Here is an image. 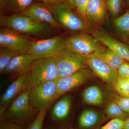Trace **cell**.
I'll return each instance as SVG.
<instances>
[{
	"label": "cell",
	"mask_w": 129,
	"mask_h": 129,
	"mask_svg": "<svg viewBox=\"0 0 129 129\" xmlns=\"http://www.w3.org/2000/svg\"><path fill=\"white\" fill-rule=\"evenodd\" d=\"M30 89L24 90L13 101L0 118L1 122L8 121L24 128L33 122L39 111L30 104Z\"/></svg>",
	"instance_id": "6da1fadb"
},
{
	"label": "cell",
	"mask_w": 129,
	"mask_h": 129,
	"mask_svg": "<svg viewBox=\"0 0 129 129\" xmlns=\"http://www.w3.org/2000/svg\"><path fill=\"white\" fill-rule=\"evenodd\" d=\"M0 25L22 34L38 37L50 34L55 28L48 23L37 22L22 14L1 16Z\"/></svg>",
	"instance_id": "7a4b0ae2"
},
{
	"label": "cell",
	"mask_w": 129,
	"mask_h": 129,
	"mask_svg": "<svg viewBox=\"0 0 129 129\" xmlns=\"http://www.w3.org/2000/svg\"><path fill=\"white\" fill-rule=\"evenodd\" d=\"M56 80L47 81L31 87L29 99L32 107L39 111H47L59 97Z\"/></svg>",
	"instance_id": "3957f363"
},
{
	"label": "cell",
	"mask_w": 129,
	"mask_h": 129,
	"mask_svg": "<svg viewBox=\"0 0 129 129\" xmlns=\"http://www.w3.org/2000/svg\"><path fill=\"white\" fill-rule=\"evenodd\" d=\"M58 78H63L88 68L86 56L67 48L53 57Z\"/></svg>",
	"instance_id": "277c9868"
},
{
	"label": "cell",
	"mask_w": 129,
	"mask_h": 129,
	"mask_svg": "<svg viewBox=\"0 0 129 129\" xmlns=\"http://www.w3.org/2000/svg\"><path fill=\"white\" fill-rule=\"evenodd\" d=\"M67 40L60 36L33 41L28 54L35 60L53 57L66 48Z\"/></svg>",
	"instance_id": "5b68a950"
},
{
	"label": "cell",
	"mask_w": 129,
	"mask_h": 129,
	"mask_svg": "<svg viewBox=\"0 0 129 129\" xmlns=\"http://www.w3.org/2000/svg\"><path fill=\"white\" fill-rule=\"evenodd\" d=\"M48 6L54 18L62 27L72 31H80L87 28L85 22L73 11L66 2L56 6Z\"/></svg>",
	"instance_id": "8992f818"
},
{
	"label": "cell",
	"mask_w": 129,
	"mask_h": 129,
	"mask_svg": "<svg viewBox=\"0 0 129 129\" xmlns=\"http://www.w3.org/2000/svg\"><path fill=\"white\" fill-rule=\"evenodd\" d=\"M29 72L32 87L58 79L56 67L53 57L35 60L31 65Z\"/></svg>",
	"instance_id": "52a82bcc"
},
{
	"label": "cell",
	"mask_w": 129,
	"mask_h": 129,
	"mask_svg": "<svg viewBox=\"0 0 129 129\" xmlns=\"http://www.w3.org/2000/svg\"><path fill=\"white\" fill-rule=\"evenodd\" d=\"M95 38L81 34L75 35L67 39L66 48L80 55L87 56L95 52H101L104 47Z\"/></svg>",
	"instance_id": "ba28073f"
},
{
	"label": "cell",
	"mask_w": 129,
	"mask_h": 129,
	"mask_svg": "<svg viewBox=\"0 0 129 129\" xmlns=\"http://www.w3.org/2000/svg\"><path fill=\"white\" fill-rule=\"evenodd\" d=\"M33 41L9 28L3 27L0 30V46L14 50L20 54L28 53Z\"/></svg>",
	"instance_id": "9c48e42d"
},
{
	"label": "cell",
	"mask_w": 129,
	"mask_h": 129,
	"mask_svg": "<svg viewBox=\"0 0 129 129\" xmlns=\"http://www.w3.org/2000/svg\"><path fill=\"white\" fill-rule=\"evenodd\" d=\"M31 79L29 71L18 76L9 86L1 97L0 101V118L2 117L8 107L13 101L24 90L30 89Z\"/></svg>",
	"instance_id": "30bf717a"
},
{
	"label": "cell",
	"mask_w": 129,
	"mask_h": 129,
	"mask_svg": "<svg viewBox=\"0 0 129 129\" xmlns=\"http://www.w3.org/2000/svg\"><path fill=\"white\" fill-rule=\"evenodd\" d=\"M86 62L93 73L106 83L113 85L118 78L117 73L104 61L99 52L86 56Z\"/></svg>",
	"instance_id": "8fae6325"
},
{
	"label": "cell",
	"mask_w": 129,
	"mask_h": 129,
	"mask_svg": "<svg viewBox=\"0 0 129 129\" xmlns=\"http://www.w3.org/2000/svg\"><path fill=\"white\" fill-rule=\"evenodd\" d=\"M93 73L88 68L83 69L71 75L58 79L56 80L59 97L75 88L82 85L92 76Z\"/></svg>",
	"instance_id": "7c38bea8"
},
{
	"label": "cell",
	"mask_w": 129,
	"mask_h": 129,
	"mask_svg": "<svg viewBox=\"0 0 129 129\" xmlns=\"http://www.w3.org/2000/svg\"><path fill=\"white\" fill-rule=\"evenodd\" d=\"M21 14L37 22L48 23L55 28L62 27L54 18L49 6L44 3H33Z\"/></svg>",
	"instance_id": "4fadbf2b"
},
{
	"label": "cell",
	"mask_w": 129,
	"mask_h": 129,
	"mask_svg": "<svg viewBox=\"0 0 129 129\" xmlns=\"http://www.w3.org/2000/svg\"><path fill=\"white\" fill-rule=\"evenodd\" d=\"M35 60L34 57L28 53L16 56L11 60L3 74L10 76H21L29 72Z\"/></svg>",
	"instance_id": "5bb4252c"
},
{
	"label": "cell",
	"mask_w": 129,
	"mask_h": 129,
	"mask_svg": "<svg viewBox=\"0 0 129 129\" xmlns=\"http://www.w3.org/2000/svg\"><path fill=\"white\" fill-rule=\"evenodd\" d=\"M95 39L108 49L129 62V46L118 41L103 31L97 32Z\"/></svg>",
	"instance_id": "9a60e30c"
},
{
	"label": "cell",
	"mask_w": 129,
	"mask_h": 129,
	"mask_svg": "<svg viewBox=\"0 0 129 129\" xmlns=\"http://www.w3.org/2000/svg\"><path fill=\"white\" fill-rule=\"evenodd\" d=\"M105 0H88L87 18L89 21L96 24H101L105 21L107 14Z\"/></svg>",
	"instance_id": "2e32d148"
},
{
	"label": "cell",
	"mask_w": 129,
	"mask_h": 129,
	"mask_svg": "<svg viewBox=\"0 0 129 129\" xmlns=\"http://www.w3.org/2000/svg\"><path fill=\"white\" fill-rule=\"evenodd\" d=\"M73 97L70 95L62 97L55 103L51 111V119L55 122H61L69 115L72 107Z\"/></svg>",
	"instance_id": "e0dca14e"
},
{
	"label": "cell",
	"mask_w": 129,
	"mask_h": 129,
	"mask_svg": "<svg viewBox=\"0 0 129 129\" xmlns=\"http://www.w3.org/2000/svg\"><path fill=\"white\" fill-rule=\"evenodd\" d=\"M82 97L85 103L93 106L101 105L104 100L101 90L96 85L91 86L85 89L82 93Z\"/></svg>",
	"instance_id": "ac0fdd59"
},
{
	"label": "cell",
	"mask_w": 129,
	"mask_h": 129,
	"mask_svg": "<svg viewBox=\"0 0 129 129\" xmlns=\"http://www.w3.org/2000/svg\"><path fill=\"white\" fill-rule=\"evenodd\" d=\"M99 119L100 116L96 111L91 109H85L79 117V127L81 129L89 128L96 124Z\"/></svg>",
	"instance_id": "d6986e66"
},
{
	"label": "cell",
	"mask_w": 129,
	"mask_h": 129,
	"mask_svg": "<svg viewBox=\"0 0 129 129\" xmlns=\"http://www.w3.org/2000/svg\"><path fill=\"white\" fill-rule=\"evenodd\" d=\"M99 53L104 61L116 73L119 67L127 61L108 48H104L103 51Z\"/></svg>",
	"instance_id": "ffe728a7"
},
{
	"label": "cell",
	"mask_w": 129,
	"mask_h": 129,
	"mask_svg": "<svg viewBox=\"0 0 129 129\" xmlns=\"http://www.w3.org/2000/svg\"><path fill=\"white\" fill-rule=\"evenodd\" d=\"M34 0H5L3 9L13 14H21L33 3Z\"/></svg>",
	"instance_id": "44dd1931"
},
{
	"label": "cell",
	"mask_w": 129,
	"mask_h": 129,
	"mask_svg": "<svg viewBox=\"0 0 129 129\" xmlns=\"http://www.w3.org/2000/svg\"><path fill=\"white\" fill-rule=\"evenodd\" d=\"M114 26L118 33L123 36L129 35V9L122 15L116 18Z\"/></svg>",
	"instance_id": "7402d4cb"
},
{
	"label": "cell",
	"mask_w": 129,
	"mask_h": 129,
	"mask_svg": "<svg viewBox=\"0 0 129 129\" xmlns=\"http://www.w3.org/2000/svg\"><path fill=\"white\" fill-rule=\"evenodd\" d=\"M105 112L108 117L112 119H118L125 121L129 117V114L123 112L114 100L109 103Z\"/></svg>",
	"instance_id": "603a6c76"
},
{
	"label": "cell",
	"mask_w": 129,
	"mask_h": 129,
	"mask_svg": "<svg viewBox=\"0 0 129 129\" xmlns=\"http://www.w3.org/2000/svg\"><path fill=\"white\" fill-rule=\"evenodd\" d=\"M20 53L14 50L7 47L0 48V73H3L9 62L14 57Z\"/></svg>",
	"instance_id": "cb8c5ba5"
},
{
	"label": "cell",
	"mask_w": 129,
	"mask_h": 129,
	"mask_svg": "<svg viewBox=\"0 0 129 129\" xmlns=\"http://www.w3.org/2000/svg\"><path fill=\"white\" fill-rule=\"evenodd\" d=\"M106 6L111 16L118 17L124 6V0H105Z\"/></svg>",
	"instance_id": "d4e9b609"
},
{
	"label": "cell",
	"mask_w": 129,
	"mask_h": 129,
	"mask_svg": "<svg viewBox=\"0 0 129 129\" xmlns=\"http://www.w3.org/2000/svg\"><path fill=\"white\" fill-rule=\"evenodd\" d=\"M113 85L120 96L129 97V78H118Z\"/></svg>",
	"instance_id": "484cf974"
},
{
	"label": "cell",
	"mask_w": 129,
	"mask_h": 129,
	"mask_svg": "<svg viewBox=\"0 0 129 129\" xmlns=\"http://www.w3.org/2000/svg\"><path fill=\"white\" fill-rule=\"evenodd\" d=\"M88 2V0H75L74 1V8L76 9L80 17L85 23L88 20L86 13Z\"/></svg>",
	"instance_id": "4316f807"
},
{
	"label": "cell",
	"mask_w": 129,
	"mask_h": 129,
	"mask_svg": "<svg viewBox=\"0 0 129 129\" xmlns=\"http://www.w3.org/2000/svg\"><path fill=\"white\" fill-rule=\"evenodd\" d=\"M47 111H40L34 120L24 129H43Z\"/></svg>",
	"instance_id": "83f0119b"
},
{
	"label": "cell",
	"mask_w": 129,
	"mask_h": 129,
	"mask_svg": "<svg viewBox=\"0 0 129 129\" xmlns=\"http://www.w3.org/2000/svg\"><path fill=\"white\" fill-rule=\"evenodd\" d=\"M114 101L123 112L129 114V97L116 96Z\"/></svg>",
	"instance_id": "f1b7e54d"
},
{
	"label": "cell",
	"mask_w": 129,
	"mask_h": 129,
	"mask_svg": "<svg viewBox=\"0 0 129 129\" xmlns=\"http://www.w3.org/2000/svg\"><path fill=\"white\" fill-rule=\"evenodd\" d=\"M125 121L118 119H113L101 129H123Z\"/></svg>",
	"instance_id": "f546056e"
},
{
	"label": "cell",
	"mask_w": 129,
	"mask_h": 129,
	"mask_svg": "<svg viewBox=\"0 0 129 129\" xmlns=\"http://www.w3.org/2000/svg\"><path fill=\"white\" fill-rule=\"evenodd\" d=\"M118 78H129V62L126 61L119 67L117 71Z\"/></svg>",
	"instance_id": "4dcf8cb0"
},
{
	"label": "cell",
	"mask_w": 129,
	"mask_h": 129,
	"mask_svg": "<svg viewBox=\"0 0 129 129\" xmlns=\"http://www.w3.org/2000/svg\"><path fill=\"white\" fill-rule=\"evenodd\" d=\"M0 129H24L23 127L8 121L1 122Z\"/></svg>",
	"instance_id": "1f68e13d"
},
{
	"label": "cell",
	"mask_w": 129,
	"mask_h": 129,
	"mask_svg": "<svg viewBox=\"0 0 129 129\" xmlns=\"http://www.w3.org/2000/svg\"><path fill=\"white\" fill-rule=\"evenodd\" d=\"M44 4L47 6H56L61 5L65 1L64 0H40Z\"/></svg>",
	"instance_id": "d6a6232c"
},
{
	"label": "cell",
	"mask_w": 129,
	"mask_h": 129,
	"mask_svg": "<svg viewBox=\"0 0 129 129\" xmlns=\"http://www.w3.org/2000/svg\"><path fill=\"white\" fill-rule=\"evenodd\" d=\"M72 8H74L75 0H64Z\"/></svg>",
	"instance_id": "836d02e7"
},
{
	"label": "cell",
	"mask_w": 129,
	"mask_h": 129,
	"mask_svg": "<svg viewBox=\"0 0 129 129\" xmlns=\"http://www.w3.org/2000/svg\"><path fill=\"white\" fill-rule=\"evenodd\" d=\"M123 129H129V117L125 121L124 126Z\"/></svg>",
	"instance_id": "e575fe53"
},
{
	"label": "cell",
	"mask_w": 129,
	"mask_h": 129,
	"mask_svg": "<svg viewBox=\"0 0 129 129\" xmlns=\"http://www.w3.org/2000/svg\"><path fill=\"white\" fill-rule=\"evenodd\" d=\"M5 2V0H0V6H1V9H3Z\"/></svg>",
	"instance_id": "d590c367"
},
{
	"label": "cell",
	"mask_w": 129,
	"mask_h": 129,
	"mask_svg": "<svg viewBox=\"0 0 129 129\" xmlns=\"http://www.w3.org/2000/svg\"><path fill=\"white\" fill-rule=\"evenodd\" d=\"M61 129H75L73 127L70 126H66L63 127Z\"/></svg>",
	"instance_id": "8d00e7d4"
},
{
	"label": "cell",
	"mask_w": 129,
	"mask_h": 129,
	"mask_svg": "<svg viewBox=\"0 0 129 129\" xmlns=\"http://www.w3.org/2000/svg\"><path fill=\"white\" fill-rule=\"evenodd\" d=\"M125 1H126V3H127V7L129 9V0H125Z\"/></svg>",
	"instance_id": "74e56055"
},
{
	"label": "cell",
	"mask_w": 129,
	"mask_h": 129,
	"mask_svg": "<svg viewBox=\"0 0 129 129\" xmlns=\"http://www.w3.org/2000/svg\"><path fill=\"white\" fill-rule=\"evenodd\" d=\"M56 129L51 128V129Z\"/></svg>",
	"instance_id": "f35d334b"
},
{
	"label": "cell",
	"mask_w": 129,
	"mask_h": 129,
	"mask_svg": "<svg viewBox=\"0 0 129 129\" xmlns=\"http://www.w3.org/2000/svg\"></svg>",
	"instance_id": "ab89813d"
}]
</instances>
